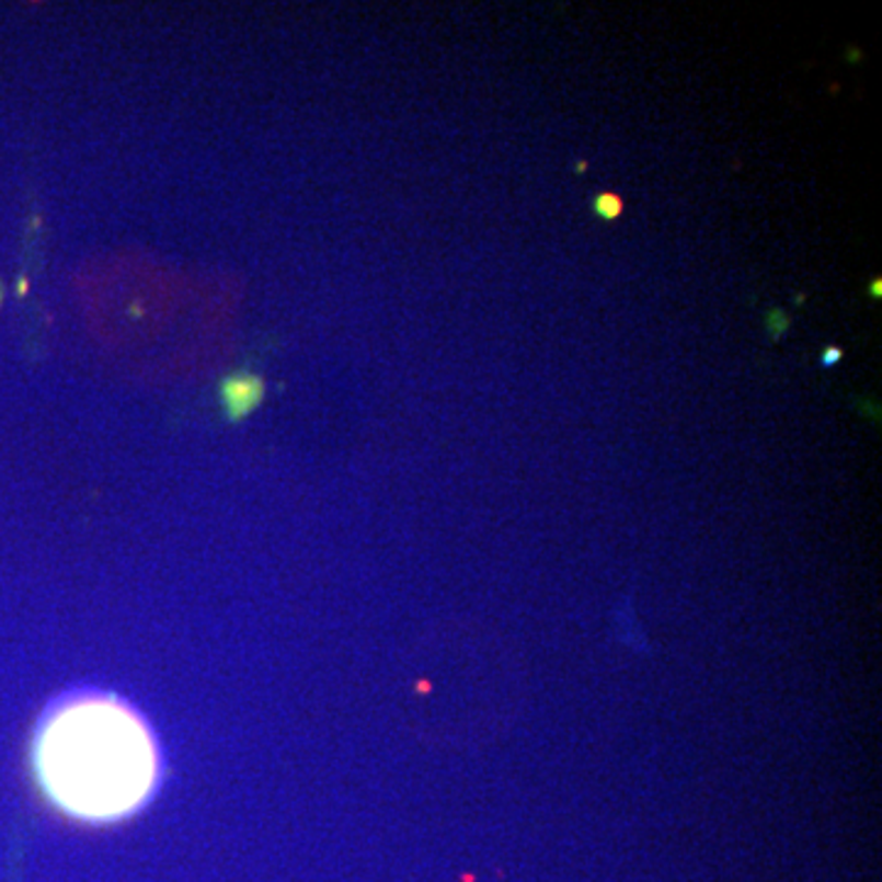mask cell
I'll use <instances>...</instances> for the list:
<instances>
[{"instance_id":"5","label":"cell","mask_w":882,"mask_h":882,"mask_svg":"<svg viewBox=\"0 0 882 882\" xmlns=\"http://www.w3.org/2000/svg\"><path fill=\"white\" fill-rule=\"evenodd\" d=\"M3 302H5V285L3 279H0V307H3Z\"/></svg>"},{"instance_id":"2","label":"cell","mask_w":882,"mask_h":882,"mask_svg":"<svg viewBox=\"0 0 882 882\" xmlns=\"http://www.w3.org/2000/svg\"><path fill=\"white\" fill-rule=\"evenodd\" d=\"M265 378L253 370H233L219 380V400L226 420L231 424L243 422L261 408L265 400Z\"/></svg>"},{"instance_id":"7","label":"cell","mask_w":882,"mask_h":882,"mask_svg":"<svg viewBox=\"0 0 882 882\" xmlns=\"http://www.w3.org/2000/svg\"><path fill=\"white\" fill-rule=\"evenodd\" d=\"M875 287H870V293H875V295H880V283H873Z\"/></svg>"},{"instance_id":"1","label":"cell","mask_w":882,"mask_h":882,"mask_svg":"<svg viewBox=\"0 0 882 882\" xmlns=\"http://www.w3.org/2000/svg\"><path fill=\"white\" fill-rule=\"evenodd\" d=\"M30 763L47 802L84 824L138 814L162 780L150 723L133 703L103 691H75L51 703L37 723Z\"/></svg>"},{"instance_id":"6","label":"cell","mask_w":882,"mask_h":882,"mask_svg":"<svg viewBox=\"0 0 882 882\" xmlns=\"http://www.w3.org/2000/svg\"><path fill=\"white\" fill-rule=\"evenodd\" d=\"M142 309L140 307H130V317H140Z\"/></svg>"},{"instance_id":"3","label":"cell","mask_w":882,"mask_h":882,"mask_svg":"<svg viewBox=\"0 0 882 882\" xmlns=\"http://www.w3.org/2000/svg\"><path fill=\"white\" fill-rule=\"evenodd\" d=\"M594 211L596 216H600L604 221H616L618 216L622 214V199L614 192H604L598 194L594 199Z\"/></svg>"},{"instance_id":"4","label":"cell","mask_w":882,"mask_h":882,"mask_svg":"<svg viewBox=\"0 0 882 882\" xmlns=\"http://www.w3.org/2000/svg\"><path fill=\"white\" fill-rule=\"evenodd\" d=\"M840 358H844V351L836 348V346H832V348H826V351H824L822 363H824V366L828 368V366H836V363H838Z\"/></svg>"}]
</instances>
